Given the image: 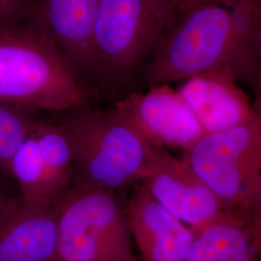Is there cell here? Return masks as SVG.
I'll use <instances>...</instances> for the list:
<instances>
[{"mask_svg":"<svg viewBox=\"0 0 261 261\" xmlns=\"http://www.w3.org/2000/svg\"><path fill=\"white\" fill-rule=\"evenodd\" d=\"M176 0H100L89 84L97 97L130 93L177 15Z\"/></svg>","mask_w":261,"mask_h":261,"instance_id":"cell-1","label":"cell"},{"mask_svg":"<svg viewBox=\"0 0 261 261\" xmlns=\"http://www.w3.org/2000/svg\"><path fill=\"white\" fill-rule=\"evenodd\" d=\"M96 98L32 19L0 27V103L33 114L66 113Z\"/></svg>","mask_w":261,"mask_h":261,"instance_id":"cell-2","label":"cell"},{"mask_svg":"<svg viewBox=\"0 0 261 261\" xmlns=\"http://www.w3.org/2000/svg\"><path fill=\"white\" fill-rule=\"evenodd\" d=\"M73 154L72 186L124 192L142 181L145 141L113 108L85 107L57 120Z\"/></svg>","mask_w":261,"mask_h":261,"instance_id":"cell-3","label":"cell"},{"mask_svg":"<svg viewBox=\"0 0 261 261\" xmlns=\"http://www.w3.org/2000/svg\"><path fill=\"white\" fill-rule=\"evenodd\" d=\"M182 159L235 220L261 224V109L227 130L205 134Z\"/></svg>","mask_w":261,"mask_h":261,"instance_id":"cell-4","label":"cell"},{"mask_svg":"<svg viewBox=\"0 0 261 261\" xmlns=\"http://www.w3.org/2000/svg\"><path fill=\"white\" fill-rule=\"evenodd\" d=\"M232 18L219 0L179 7L140 84L147 86L183 82L219 67H226Z\"/></svg>","mask_w":261,"mask_h":261,"instance_id":"cell-5","label":"cell"},{"mask_svg":"<svg viewBox=\"0 0 261 261\" xmlns=\"http://www.w3.org/2000/svg\"><path fill=\"white\" fill-rule=\"evenodd\" d=\"M120 194L72 186L56 203L57 261H140Z\"/></svg>","mask_w":261,"mask_h":261,"instance_id":"cell-6","label":"cell"},{"mask_svg":"<svg viewBox=\"0 0 261 261\" xmlns=\"http://www.w3.org/2000/svg\"><path fill=\"white\" fill-rule=\"evenodd\" d=\"M22 205H56L73 183V154L58 122L38 120L10 163Z\"/></svg>","mask_w":261,"mask_h":261,"instance_id":"cell-7","label":"cell"},{"mask_svg":"<svg viewBox=\"0 0 261 261\" xmlns=\"http://www.w3.org/2000/svg\"><path fill=\"white\" fill-rule=\"evenodd\" d=\"M145 145L141 182L170 214L196 234L218 223L235 220L183 159L173 156L165 147L146 141Z\"/></svg>","mask_w":261,"mask_h":261,"instance_id":"cell-8","label":"cell"},{"mask_svg":"<svg viewBox=\"0 0 261 261\" xmlns=\"http://www.w3.org/2000/svg\"><path fill=\"white\" fill-rule=\"evenodd\" d=\"M113 109L140 138L153 145L186 151L206 133L176 89L149 85L117 99Z\"/></svg>","mask_w":261,"mask_h":261,"instance_id":"cell-9","label":"cell"},{"mask_svg":"<svg viewBox=\"0 0 261 261\" xmlns=\"http://www.w3.org/2000/svg\"><path fill=\"white\" fill-rule=\"evenodd\" d=\"M124 211L141 261H185L197 234L161 205L142 182L132 187Z\"/></svg>","mask_w":261,"mask_h":261,"instance_id":"cell-10","label":"cell"},{"mask_svg":"<svg viewBox=\"0 0 261 261\" xmlns=\"http://www.w3.org/2000/svg\"><path fill=\"white\" fill-rule=\"evenodd\" d=\"M99 2L33 0L29 15L89 87L91 41Z\"/></svg>","mask_w":261,"mask_h":261,"instance_id":"cell-11","label":"cell"},{"mask_svg":"<svg viewBox=\"0 0 261 261\" xmlns=\"http://www.w3.org/2000/svg\"><path fill=\"white\" fill-rule=\"evenodd\" d=\"M176 91L206 134L241 124L251 115L254 103L224 66L187 79Z\"/></svg>","mask_w":261,"mask_h":261,"instance_id":"cell-12","label":"cell"},{"mask_svg":"<svg viewBox=\"0 0 261 261\" xmlns=\"http://www.w3.org/2000/svg\"><path fill=\"white\" fill-rule=\"evenodd\" d=\"M56 205H21L0 224V261H57Z\"/></svg>","mask_w":261,"mask_h":261,"instance_id":"cell-13","label":"cell"},{"mask_svg":"<svg viewBox=\"0 0 261 261\" xmlns=\"http://www.w3.org/2000/svg\"><path fill=\"white\" fill-rule=\"evenodd\" d=\"M232 28L226 67L260 101L261 0H225Z\"/></svg>","mask_w":261,"mask_h":261,"instance_id":"cell-14","label":"cell"},{"mask_svg":"<svg viewBox=\"0 0 261 261\" xmlns=\"http://www.w3.org/2000/svg\"><path fill=\"white\" fill-rule=\"evenodd\" d=\"M260 252L261 224L229 220L197 234L185 261H260Z\"/></svg>","mask_w":261,"mask_h":261,"instance_id":"cell-15","label":"cell"},{"mask_svg":"<svg viewBox=\"0 0 261 261\" xmlns=\"http://www.w3.org/2000/svg\"><path fill=\"white\" fill-rule=\"evenodd\" d=\"M38 120L33 113L0 103V176L11 178V160Z\"/></svg>","mask_w":261,"mask_h":261,"instance_id":"cell-16","label":"cell"},{"mask_svg":"<svg viewBox=\"0 0 261 261\" xmlns=\"http://www.w3.org/2000/svg\"><path fill=\"white\" fill-rule=\"evenodd\" d=\"M10 179L0 176V224L22 205L19 189L10 182Z\"/></svg>","mask_w":261,"mask_h":261,"instance_id":"cell-17","label":"cell"},{"mask_svg":"<svg viewBox=\"0 0 261 261\" xmlns=\"http://www.w3.org/2000/svg\"><path fill=\"white\" fill-rule=\"evenodd\" d=\"M32 5L33 0H0V27L23 20Z\"/></svg>","mask_w":261,"mask_h":261,"instance_id":"cell-18","label":"cell"},{"mask_svg":"<svg viewBox=\"0 0 261 261\" xmlns=\"http://www.w3.org/2000/svg\"><path fill=\"white\" fill-rule=\"evenodd\" d=\"M199 1H203V0H176L177 2L178 6L179 7H182V6H186V5H190V4H193V3H196V2H199ZM221 2H224L225 0H219Z\"/></svg>","mask_w":261,"mask_h":261,"instance_id":"cell-19","label":"cell"}]
</instances>
